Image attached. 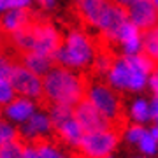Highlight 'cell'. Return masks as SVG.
I'll return each instance as SVG.
<instances>
[{
  "mask_svg": "<svg viewBox=\"0 0 158 158\" xmlns=\"http://www.w3.org/2000/svg\"><path fill=\"white\" fill-rule=\"evenodd\" d=\"M86 77L76 70H69L65 67H51L46 76H42V98L44 106H67L74 107L77 102L85 98Z\"/></svg>",
  "mask_w": 158,
  "mask_h": 158,
  "instance_id": "cell-1",
  "label": "cell"
},
{
  "mask_svg": "<svg viewBox=\"0 0 158 158\" xmlns=\"http://www.w3.org/2000/svg\"><path fill=\"white\" fill-rule=\"evenodd\" d=\"M95 56L93 40L81 30H70L62 39V44L55 51L53 62L69 70H85L91 67Z\"/></svg>",
  "mask_w": 158,
  "mask_h": 158,
  "instance_id": "cell-2",
  "label": "cell"
},
{
  "mask_svg": "<svg viewBox=\"0 0 158 158\" xmlns=\"http://www.w3.org/2000/svg\"><path fill=\"white\" fill-rule=\"evenodd\" d=\"M85 98H88L97 107V111L111 121L113 128H116V130L123 128L125 130V127H123V121H125L123 106H121V98L116 93V90H113L106 83L88 81L86 79Z\"/></svg>",
  "mask_w": 158,
  "mask_h": 158,
  "instance_id": "cell-3",
  "label": "cell"
},
{
  "mask_svg": "<svg viewBox=\"0 0 158 158\" xmlns=\"http://www.w3.org/2000/svg\"><path fill=\"white\" fill-rule=\"evenodd\" d=\"M72 109L74 107L51 104V106H46V113H48V116L51 119V127H53L55 137H58V141H62L65 146L77 148L85 132H83V128L79 127V123L74 118Z\"/></svg>",
  "mask_w": 158,
  "mask_h": 158,
  "instance_id": "cell-4",
  "label": "cell"
},
{
  "mask_svg": "<svg viewBox=\"0 0 158 158\" xmlns=\"http://www.w3.org/2000/svg\"><path fill=\"white\" fill-rule=\"evenodd\" d=\"M118 142H119V130L116 128L97 130V132L83 134L76 149L79 151L81 158H102V156H109L116 149Z\"/></svg>",
  "mask_w": 158,
  "mask_h": 158,
  "instance_id": "cell-5",
  "label": "cell"
},
{
  "mask_svg": "<svg viewBox=\"0 0 158 158\" xmlns=\"http://www.w3.org/2000/svg\"><path fill=\"white\" fill-rule=\"evenodd\" d=\"M127 21H128L127 9L118 6V4H114L113 0H109L107 4H106V7H104V11L100 12L97 28L100 30L104 39H107L111 44H116L119 30L123 28V25Z\"/></svg>",
  "mask_w": 158,
  "mask_h": 158,
  "instance_id": "cell-6",
  "label": "cell"
},
{
  "mask_svg": "<svg viewBox=\"0 0 158 158\" xmlns=\"http://www.w3.org/2000/svg\"><path fill=\"white\" fill-rule=\"evenodd\" d=\"M9 81H11L14 93L18 97H27L35 102L42 98V77L27 70L19 63L14 65L11 76H9Z\"/></svg>",
  "mask_w": 158,
  "mask_h": 158,
  "instance_id": "cell-7",
  "label": "cell"
},
{
  "mask_svg": "<svg viewBox=\"0 0 158 158\" xmlns=\"http://www.w3.org/2000/svg\"><path fill=\"white\" fill-rule=\"evenodd\" d=\"M74 118L79 123V127L83 128V132H97V130H107L113 128V125L106 116H102L97 107L91 104L88 98H83L81 102H77L72 109Z\"/></svg>",
  "mask_w": 158,
  "mask_h": 158,
  "instance_id": "cell-8",
  "label": "cell"
},
{
  "mask_svg": "<svg viewBox=\"0 0 158 158\" xmlns=\"http://www.w3.org/2000/svg\"><path fill=\"white\" fill-rule=\"evenodd\" d=\"M62 35L51 23H42V21H34V46L32 51L51 56L55 55V51L62 44Z\"/></svg>",
  "mask_w": 158,
  "mask_h": 158,
  "instance_id": "cell-9",
  "label": "cell"
},
{
  "mask_svg": "<svg viewBox=\"0 0 158 158\" xmlns=\"http://www.w3.org/2000/svg\"><path fill=\"white\" fill-rule=\"evenodd\" d=\"M53 134L51 119L46 111H35L25 123H21V128L18 130V137L23 142H37L49 139Z\"/></svg>",
  "mask_w": 158,
  "mask_h": 158,
  "instance_id": "cell-10",
  "label": "cell"
},
{
  "mask_svg": "<svg viewBox=\"0 0 158 158\" xmlns=\"http://www.w3.org/2000/svg\"><path fill=\"white\" fill-rule=\"evenodd\" d=\"M125 56V55H123ZM130 67V86L128 91H142L144 86L148 85V77L149 74L156 69V63L151 58H148L144 53L139 55H132V56H125Z\"/></svg>",
  "mask_w": 158,
  "mask_h": 158,
  "instance_id": "cell-11",
  "label": "cell"
},
{
  "mask_svg": "<svg viewBox=\"0 0 158 158\" xmlns=\"http://www.w3.org/2000/svg\"><path fill=\"white\" fill-rule=\"evenodd\" d=\"M125 9L128 21L141 32H146L151 27L158 25V12L153 7L151 0H132Z\"/></svg>",
  "mask_w": 158,
  "mask_h": 158,
  "instance_id": "cell-12",
  "label": "cell"
},
{
  "mask_svg": "<svg viewBox=\"0 0 158 158\" xmlns=\"http://www.w3.org/2000/svg\"><path fill=\"white\" fill-rule=\"evenodd\" d=\"M37 111V102L27 97H14L7 106H4V116L9 123L21 125Z\"/></svg>",
  "mask_w": 158,
  "mask_h": 158,
  "instance_id": "cell-13",
  "label": "cell"
},
{
  "mask_svg": "<svg viewBox=\"0 0 158 158\" xmlns=\"http://www.w3.org/2000/svg\"><path fill=\"white\" fill-rule=\"evenodd\" d=\"M107 77V83L106 85L111 86L113 90L118 91H127L130 86V67L127 58L121 55V56H114L113 63H111V69L106 74Z\"/></svg>",
  "mask_w": 158,
  "mask_h": 158,
  "instance_id": "cell-14",
  "label": "cell"
},
{
  "mask_svg": "<svg viewBox=\"0 0 158 158\" xmlns=\"http://www.w3.org/2000/svg\"><path fill=\"white\" fill-rule=\"evenodd\" d=\"M19 65H23L30 72H34L35 76L42 77L51 70L55 62L51 56H44V55L34 53V51H27V53H19Z\"/></svg>",
  "mask_w": 158,
  "mask_h": 158,
  "instance_id": "cell-15",
  "label": "cell"
},
{
  "mask_svg": "<svg viewBox=\"0 0 158 158\" xmlns=\"http://www.w3.org/2000/svg\"><path fill=\"white\" fill-rule=\"evenodd\" d=\"M30 21H32V14L28 12V9H9L0 18V30H4L6 34H12L27 27Z\"/></svg>",
  "mask_w": 158,
  "mask_h": 158,
  "instance_id": "cell-16",
  "label": "cell"
},
{
  "mask_svg": "<svg viewBox=\"0 0 158 158\" xmlns=\"http://www.w3.org/2000/svg\"><path fill=\"white\" fill-rule=\"evenodd\" d=\"M107 2L109 0H74L81 19L88 25H93V27H97L100 12L104 11Z\"/></svg>",
  "mask_w": 158,
  "mask_h": 158,
  "instance_id": "cell-17",
  "label": "cell"
},
{
  "mask_svg": "<svg viewBox=\"0 0 158 158\" xmlns=\"http://www.w3.org/2000/svg\"><path fill=\"white\" fill-rule=\"evenodd\" d=\"M11 40H12V44H14V48L19 49V53L32 51V46H34V21H30L27 27L12 32Z\"/></svg>",
  "mask_w": 158,
  "mask_h": 158,
  "instance_id": "cell-18",
  "label": "cell"
},
{
  "mask_svg": "<svg viewBox=\"0 0 158 158\" xmlns=\"http://www.w3.org/2000/svg\"><path fill=\"white\" fill-rule=\"evenodd\" d=\"M142 53L158 63V25L151 27L142 35Z\"/></svg>",
  "mask_w": 158,
  "mask_h": 158,
  "instance_id": "cell-19",
  "label": "cell"
},
{
  "mask_svg": "<svg viewBox=\"0 0 158 158\" xmlns=\"http://www.w3.org/2000/svg\"><path fill=\"white\" fill-rule=\"evenodd\" d=\"M37 151H39L40 158H69V155L63 151L62 146H58L55 141L51 139H44V141H37L34 142Z\"/></svg>",
  "mask_w": 158,
  "mask_h": 158,
  "instance_id": "cell-20",
  "label": "cell"
},
{
  "mask_svg": "<svg viewBox=\"0 0 158 158\" xmlns=\"http://www.w3.org/2000/svg\"><path fill=\"white\" fill-rule=\"evenodd\" d=\"M130 118L134 119V123L144 125L146 121H151V114H149V102L144 98H139L132 104L130 107Z\"/></svg>",
  "mask_w": 158,
  "mask_h": 158,
  "instance_id": "cell-21",
  "label": "cell"
},
{
  "mask_svg": "<svg viewBox=\"0 0 158 158\" xmlns=\"http://www.w3.org/2000/svg\"><path fill=\"white\" fill-rule=\"evenodd\" d=\"M114 60V55L109 53V51H95V56H93V62H91V69L93 72L98 74V76H106L107 70L111 69V63Z\"/></svg>",
  "mask_w": 158,
  "mask_h": 158,
  "instance_id": "cell-22",
  "label": "cell"
},
{
  "mask_svg": "<svg viewBox=\"0 0 158 158\" xmlns=\"http://www.w3.org/2000/svg\"><path fill=\"white\" fill-rule=\"evenodd\" d=\"M121 46V51H123L125 56H132V55H139L142 53V34L134 35V37H128L119 42Z\"/></svg>",
  "mask_w": 158,
  "mask_h": 158,
  "instance_id": "cell-23",
  "label": "cell"
},
{
  "mask_svg": "<svg viewBox=\"0 0 158 158\" xmlns=\"http://www.w3.org/2000/svg\"><path fill=\"white\" fill-rule=\"evenodd\" d=\"M18 139V130L14 128V125L9 123L7 119L0 118V146L6 142L16 141Z\"/></svg>",
  "mask_w": 158,
  "mask_h": 158,
  "instance_id": "cell-24",
  "label": "cell"
},
{
  "mask_svg": "<svg viewBox=\"0 0 158 158\" xmlns=\"http://www.w3.org/2000/svg\"><path fill=\"white\" fill-rule=\"evenodd\" d=\"M14 97H16V93H14L11 81L7 77H0V107L7 106Z\"/></svg>",
  "mask_w": 158,
  "mask_h": 158,
  "instance_id": "cell-25",
  "label": "cell"
},
{
  "mask_svg": "<svg viewBox=\"0 0 158 158\" xmlns=\"http://www.w3.org/2000/svg\"><path fill=\"white\" fill-rule=\"evenodd\" d=\"M137 144H139V148H141V151L144 153V155H155V153L158 151V141L148 132V130Z\"/></svg>",
  "mask_w": 158,
  "mask_h": 158,
  "instance_id": "cell-26",
  "label": "cell"
},
{
  "mask_svg": "<svg viewBox=\"0 0 158 158\" xmlns=\"http://www.w3.org/2000/svg\"><path fill=\"white\" fill-rule=\"evenodd\" d=\"M125 139L128 142H132V144H137V142L142 139V135L146 134V128L142 127V125H137V123H134V125H130V127H125Z\"/></svg>",
  "mask_w": 158,
  "mask_h": 158,
  "instance_id": "cell-27",
  "label": "cell"
},
{
  "mask_svg": "<svg viewBox=\"0 0 158 158\" xmlns=\"http://www.w3.org/2000/svg\"><path fill=\"white\" fill-rule=\"evenodd\" d=\"M14 65H16V62H12L7 55L0 53V77H7L9 79V76H11Z\"/></svg>",
  "mask_w": 158,
  "mask_h": 158,
  "instance_id": "cell-28",
  "label": "cell"
},
{
  "mask_svg": "<svg viewBox=\"0 0 158 158\" xmlns=\"http://www.w3.org/2000/svg\"><path fill=\"white\" fill-rule=\"evenodd\" d=\"M23 158H40L34 142H25L23 144Z\"/></svg>",
  "mask_w": 158,
  "mask_h": 158,
  "instance_id": "cell-29",
  "label": "cell"
},
{
  "mask_svg": "<svg viewBox=\"0 0 158 158\" xmlns=\"http://www.w3.org/2000/svg\"><path fill=\"white\" fill-rule=\"evenodd\" d=\"M148 85L151 88L153 95L158 97V69H155L151 74H149V77H148Z\"/></svg>",
  "mask_w": 158,
  "mask_h": 158,
  "instance_id": "cell-30",
  "label": "cell"
},
{
  "mask_svg": "<svg viewBox=\"0 0 158 158\" xmlns=\"http://www.w3.org/2000/svg\"><path fill=\"white\" fill-rule=\"evenodd\" d=\"M149 114H151L155 125L158 127V97H153V100L149 102Z\"/></svg>",
  "mask_w": 158,
  "mask_h": 158,
  "instance_id": "cell-31",
  "label": "cell"
},
{
  "mask_svg": "<svg viewBox=\"0 0 158 158\" xmlns=\"http://www.w3.org/2000/svg\"><path fill=\"white\" fill-rule=\"evenodd\" d=\"M32 0H9V9H30Z\"/></svg>",
  "mask_w": 158,
  "mask_h": 158,
  "instance_id": "cell-32",
  "label": "cell"
},
{
  "mask_svg": "<svg viewBox=\"0 0 158 158\" xmlns=\"http://www.w3.org/2000/svg\"><path fill=\"white\" fill-rule=\"evenodd\" d=\"M37 2L42 9H53L55 4H56V0H37Z\"/></svg>",
  "mask_w": 158,
  "mask_h": 158,
  "instance_id": "cell-33",
  "label": "cell"
},
{
  "mask_svg": "<svg viewBox=\"0 0 158 158\" xmlns=\"http://www.w3.org/2000/svg\"><path fill=\"white\" fill-rule=\"evenodd\" d=\"M6 11H9V0H0V12L4 14Z\"/></svg>",
  "mask_w": 158,
  "mask_h": 158,
  "instance_id": "cell-34",
  "label": "cell"
},
{
  "mask_svg": "<svg viewBox=\"0 0 158 158\" xmlns=\"http://www.w3.org/2000/svg\"><path fill=\"white\" fill-rule=\"evenodd\" d=\"M114 4H118V6H121V7H127L132 2V0H113Z\"/></svg>",
  "mask_w": 158,
  "mask_h": 158,
  "instance_id": "cell-35",
  "label": "cell"
},
{
  "mask_svg": "<svg viewBox=\"0 0 158 158\" xmlns=\"http://www.w3.org/2000/svg\"><path fill=\"white\" fill-rule=\"evenodd\" d=\"M148 132H149V134H151V135H153V137H155V139L158 141V127H156V125H155V127H153L151 130H148Z\"/></svg>",
  "mask_w": 158,
  "mask_h": 158,
  "instance_id": "cell-36",
  "label": "cell"
},
{
  "mask_svg": "<svg viewBox=\"0 0 158 158\" xmlns=\"http://www.w3.org/2000/svg\"><path fill=\"white\" fill-rule=\"evenodd\" d=\"M151 4H153V7L156 9V12H158V0H151Z\"/></svg>",
  "mask_w": 158,
  "mask_h": 158,
  "instance_id": "cell-37",
  "label": "cell"
},
{
  "mask_svg": "<svg viewBox=\"0 0 158 158\" xmlns=\"http://www.w3.org/2000/svg\"><path fill=\"white\" fill-rule=\"evenodd\" d=\"M102 158H113V156H111V155H109V156H102Z\"/></svg>",
  "mask_w": 158,
  "mask_h": 158,
  "instance_id": "cell-38",
  "label": "cell"
}]
</instances>
